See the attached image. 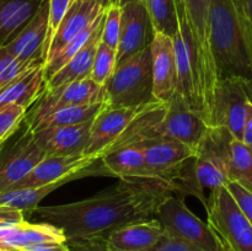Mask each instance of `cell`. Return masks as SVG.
I'll list each match as a JSON object with an SVG mask.
<instances>
[{"mask_svg":"<svg viewBox=\"0 0 252 251\" xmlns=\"http://www.w3.org/2000/svg\"><path fill=\"white\" fill-rule=\"evenodd\" d=\"M133 1H139V0H111V5H116V6L123 7L126 4H129Z\"/></svg>","mask_w":252,"mask_h":251,"instance_id":"cell-41","label":"cell"},{"mask_svg":"<svg viewBox=\"0 0 252 251\" xmlns=\"http://www.w3.org/2000/svg\"><path fill=\"white\" fill-rule=\"evenodd\" d=\"M2 143H4V142H0V147H1V144H2Z\"/></svg>","mask_w":252,"mask_h":251,"instance_id":"cell-43","label":"cell"},{"mask_svg":"<svg viewBox=\"0 0 252 251\" xmlns=\"http://www.w3.org/2000/svg\"><path fill=\"white\" fill-rule=\"evenodd\" d=\"M209 126L198 112L192 110L179 93L165 102L155 122L157 137L170 138L197 150Z\"/></svg>","mask_w":252,"mask_h":251,"instance_id":"cell-10","label":"cell"},{"mask_svg":"<svg viewBox=\"0 0 252 251\" xmlns=\"http://www.w3.org/2000/svg\"><path fill=\"white\" fill-rule=\"evenodd\" d=\"M121 31V7L116 5H110L106 7L105 16H103L102 32H101V41L110 46L111 48L117 51L118 41H120Z\"/></svg>","mask_w":252,"mask_h":251,"instance_id":"cell-32","label":"cell"},{"mask_svg":"<svg viewBox=\"0 0 252 251\" xmlns=\"http://www.w3.org/2000/svg\"><path fill=\"white\" fill-rule=\"evenodd\" d=\"M142 108L103 106L91 123L90 137L84 155L101 159L120 139Z\"/></svg>","mask_w":252,"mask_h":251,"instance_id":"cell-13","label":"cell"},{"mask_svg":"<svg viewBox=\"0 0 252 251\" xmlns=\"http://www.w3.org/2000/svg\"><path fill=\"white\" fill-rule=\"evenodd\" d=\"M44 0H0V46L9 44L34 17Z\"/></svg>","mask_w":252,"mask_h":251,"instance_id":"cell-25","label":"cell"},{"mask_svg":"<svg viewBox=\"0 0 252 251\" xmlns=\"http://www.w3.org/2000/svg\"><path fill=\"white\" fill-rule=\"evenodd\" d=\"M100 159L86 155H65V157H53L47 155L32 169L29 175L20 180L11 188H24V187H37L52 184L62 179L71 176L81 170L86 169Z\"/></svg>","mask_w":252,"mask_h":251,"instance_id":"cell-16","label":"cell"},{"mask_svg":"<svg viewBox=\"0 0 252 251\" xmlns=\"http://www.w3.org/2000/svg\"><path fill=\"white\" fill-rule=\"evenodd\" d=\"M91 123L93 120L79 125L42 128L31 132L34 142L46 155H84L90 137Z\"/></svg>","mask_w":252,"mask_h":251,"instance_id":"cell-15","label":"cell"},{"mask_svg":"<svg viewBox=\"0 0 252 251\" xmlns=\"http://www.w3.org/2000/svg\"><path fill=\"white\" fill-rule=\"evenodd\" d=\"M46 157L27 126L15 139L7 138L0 147V192L14 187Z\"/></svg>","mask_w":252,"mask_h":251,"instance_id":"cell-11","label":"cell"},{"mask_svg":"<svg viewBox=\"0 0 252 251\" xmlns=\"http://www.w3.org/2000/svg\"><path fill=\"white\" fill-rule=\"evenodd\" d=\"M155 32L174 37L179 27L176 0H144Z\"/></svg>","mask_w":252,"mask_h":251,"instance_id":"cell-28","label":"cell"},{"mask_svg":"<svg viewBox=\"0 0 252 251\" xmlns=\"http://www.w3.org/2000/svg\"><path fill=\"white\" fill-rule=\"evenodd\" d=\"M74 1L75 0H48V31H47L46 46H44L43 64L49 43H51L54 33L58 30L59 25L63 21L64 16L69 11V9L74 4Z\"/></svg>","mask_w":252,"mask_h":251,"instance_id":"cell-33","label":"cell"},{"mask_svg":"<svg viewBox=\"0 0 252 251\" xmlns=\"http://www.w3.org/2000/svg\"><path fill=\"white\" fill-rule=\"evenodd\" d=\"M225 187L228 188V191L230 192V194L233 196V198L235 199L238 206L240 207L241 212L245 214V217L248 218V220L250 221L252 225V193L249 192L248 189H245L244 187H241L240 185L236 184L234 181H229L225 185Z\"/></svg>","mask_w":252,"mask_h":251,"instance_id":"cell-34","label":"cell"},{"mask_svg":"<svg viewBox=\"0 0 252 251\" xmlns=\"http://www.w3.org/2000/svg\"><path fill=\"white\" fill-rule=\"evenodd\" d=\"M44 64L37 63L10 81L0 91V107L7 105L31 107L44 90Z\"/></svg>","mask_w":252,"mask_h":251,"instance_id":"cell-23","label":"cell"},{"mask_svg":"<svg viewBox=\"0 0 252 251\" xmlns=\"http://www.w3.org/2000/svg\"><path fill=\"white\" fill-rule=\"evenodd\" d=\"M26 108L17 105L0 107V142L11 137L24 122Z\"/></svg>","mask_w":252,"mask_h":251,"instance_id":"cell-31","label":"cell"},{"mask_svg":"<svg viewBox=\"0 0 252 251\" xmlns=\"http://www.w3.org/2000/svg\"><path fill=\"white\" fill-rule=\"evenodd\" d=\"M182 2L189 27L193 33L194 42L197 44L207 123L209 127H212V107H213L214 91L219 78L213 49H212L211 31H209L211 0H182Z\"/></svg>","mask_w":252,"mask_h":251,"instance_id":"cell-7","label":"cell"},{"mask_svg":"<svg viewBox=\"0 0 252 251\" xmlns=\"http://www.w3.org/2000/svg\"><path fill=\"white\" fill-rule=\"evenodd\" d=\"M96 162H94L93 165H90L86 169L71 175V176L62 179L59 181L52 182V184H47L43 185V186L37 187L10 188L6 189V191L0 192V206H6L11 207V208L20 209V211H22L26 214L30 213L33 208H36L37 206H39L42 199L46 198L49 193L56 191L57 188L62 187L63 185H66L68 182H71L74 180H78L86 176H110V174L105 169L102 162L100 165H97Z\"/></svg>","mask_w":252,"mask_h":251,"instance_id":"cell-18","label":"cell"},{"mask_svg":"<svg viewBox=\"0 0 252 251\" xmlns=\"http://www.w3.org/2000/svg\"><path fill=\"white\" fill-rule=\"evenodd\" d=\"M152 102L155 100L149 46L116 65L105 84L103 103L112 107L140 108Z\"/></svg>","mask_w":252,"mask_h":251,"instance_id":"cell-3","label":"cell"},{"mask_svg":"<svg viewBox=\"0 0 252 251\" xmlns=\"http://www.w3.org/2000/svg\"><path fill=\"white\" fill-rule=\"evenodd\" d=\"M48 243H66L63 230L47 223L21 221L16 225L0 229V250L24 251L32 246Z\"/></svg>","mask_w":252,"mask_h":251,"instance_id":"cell-19","label":"cell"},{"mask_svg":"<svg viewBox=\"0 0 252 251\" xmlns=\"http://www.w3.org/2000/svg\"><path fill=\"white\" fill-rule=\"evenodd\" d=\"M153 96L155 101L167 102L177 90V61L174 39L155 32L150 43Z\"/></svg>","mask_w":252,"mask_h":251,"instance_id":"cell-14","label":"cell"},{"mask_svg":"<svg viewBox=\"0 0 252 251\" xmlns=\"http://www.w3.org/2000/svg\"><path fill=\"white\" fill-rule=\"evenodd\" d=\"M209 31L218 78L252 83V44L238 0H211Z\"/></svg>","mask_w":252,"mask_h":251,"instance_id":"cell-2","label":"cell"},{"mask_svg":"<svg viewBox=\"0 0 252 251\" xmlns=\"http://www.w3.org/2000/svg\"><path fill=\"white\" fill-rule=\"evenodd\" d=\"M148 251H197L189 245V244L184 243L180 239L175 238V236L170 235L169 233L165 231L162 238L158 241L155 246H153L150 250Z\"/></svg>","mask_w":252,"mask_h":251,"instance_id":"cell-35","label":"cell"},{"mask_svg":"<svg viewBox=\"0 0 252 251\" xmlns=\"http://www.w3.org/2000/svg\"><path fill=\"white\" fill-rule=\"evenodd\" d=\"M241 142L245 143L246 145L252 148V116L248 120L245 127L243 130V138H241Z\"/></svg>","mask_w":252,"mask_h":251,"instance_id":"cell-40","label":"cell"},{"mask_svg":"<svg viewBox=\"0 0 252 251\" xmlns=\"http://www.w3.org/2000/svg\"><path fill=\"white\" fill-rule=\"evenodd\" d=\"M100 160L110 176L118 177L120 180L132 179L153 181L144 154L139 148L132 145L115 148L106 153Z\"/></svg>","mask_w":252,"mask_h":251,"instance_id":"cell-24","label":"cell"},{"mask_svg":"<svg viewBox=\"0 0 252 251\" xmlns=\"http://www.w3.org/2000/svg\"><path fill=\"white\" fill-rule=\"evenodd\" d=\"M239 6L243 12L244 20H245L246 27H248L249 36L252 44V0H238Z\"/></svg>","mask_w":252,"mask_h":251,"instance_id":"cell-38","label":"cell"},{"mask_svg":"<svg viewBox=\"0 0 252 251\" xmlns=\"http://www.w3.org/2000/svg\"><path fill=\"white\" fill-rule=\"evenodd\" d=\"M154 27L144 0L121 7V31L117 47V64L148 48L154 38Z\"/></svg>","mask_w":252,"mask_h":251,"instance_id":"cell-12","label":"cell"},{"mask_svg":"<svg viewBox=\"0 0 252 251\" xmlns=\"http://www.w3.org/2000/svg\"><path fill=\"white\" fill-rule=\"evenodd\" d=\"M84 1L96 2V4H98L100 6H102L103 9H106V7H108L111 5V0H84Z\"/></svg>","mask_w":252,"mask_h":251,"instance_id":"cell-42","label":"cell"},{"mask_svg":"<svg viewBox=\"0 0 252 251\" xmlns=\"http://www.w3.org/2000/svg\"><path fill=\"white\" fill-rule=\"evenodd\" d=\"M47 31H48V0H44L33 19L9 44L5 46V48L15 58L22 62L27 63L43 62Z\"/></svg>","mask_w":252,"mask_h":251,"instance_id":"cell-20","label":"cell"},{"mask_svg":"<svg viewBox=\"0 0 252 251\" xmlns=\"http://www.w3.org/2000/svg\"><path fill=\"white\" fill-rule=\"evenodd\" d=\"M229 181H234L252 193V148L231 138L228 152Z\"/></svg>","mask_w":252,"mask_h":251,"instance_id":"cell-26","label":"cell"},{"mask_svg":"<svg viewBox=\"0 0 252 251\" xmlns=\"http://www.w3.org/2000/svg\"><path fill=\"white\" fill-rule=\"evenodd\" d=\"M25 220V213L20 209L0 206V229L16 225Z\"/></svg>","mask_w":252,"mask_h":251,"instance_id":"cell-37","label":"cell"},{"mask_svg":"<svg viewBox=\"0 0 252 251\" xmlns=\"http://www.w3.org/2000/svg\"><path fill=\"white\" fill-rule=\"evenodd\" d=\"M37 63H41V62H37ZM37 63H27V62L20 61L15 58L5 47L0 46V91L16 76Z\"/></svg>","mask_w":252,"mask_h":251,"instance_id":"cell-30","label":"cell"},{"mask_svg":"<svg viewBox=\"0 0 252 251\" xmlns=\"http://www.w3.org/2000/svg\"><path fill=\"white\" fill-rule=\"evenodd\" d=\"M103 11L105 9L96 2L75 0L49 43L44 64L51 62L69 42L73 41L76 36L91 26Z\"/></svg>","mask_w":252,"mask_h":251,"instance_id":"cell-17","label":"cell"},{"mask_svg":"<svg viewBox=\"0 0 252 251\" xmlns=\"http://www.w3.org/2000/svg\"><path fill=\"white\" fill-rule=\"evenodd\" d=\"M203 207L207 223L229 251H252V225L225 186L212 189Z\"/></svg>","mask_w":252,"mask_h":251,"instance_id":"cell-5","label":"cell"},{"mask_svg":"<svg viewBox=\"0 0 252 251\" xmlns=\"http://www.w3.org/2000/svg\"><path fill=\"white\" fill-rule=\"evenodd\" d=\"M164 234L161 224L153 218L120 226L111 231L105 241L112 251H148L157 245Z\"/></svg>","mask_w":252,"mask_h":251,"instance_id":"cell-21","label":"cell"},{"mask_svg":"<svg viewBox=\"0 0 252 251\" xmlns=\"http://www.w3.org/2000/svg\"><path fill=\"white\" fill-rule=\"evenodd\" d=\"M103 96L105 86L90 78L43 91L31 108L26 111L24 122L27 127H32L39 120L62 108L103 102Z\"/></svg>","mask_w":252,"mask_h":251,"instance_id":"cell-9","label":"cell"},{"mask_svg":"<svg viewBox=\"0 0 252 251\" xmlns=\"http://www.w3.org/2000/svg\"><path fill=\"white\" fill-rule=\"evenodd\" d=\"M0 251H1V250H0Z\"/></svg>","mask_w":252,"mask_h":251,"instance_id":"cell-44","label":"cell"},{"mask_svg":"<svg viewBox=\"0 0 252 251\" xmlns=\"http://www.w3.org/2000/svg\"><path fill=\"white\" fill-rule=\"evenodd\" d=\"M252 116V83L239 76L219 79L214 91L212 127H224L241 140Z\"/></svg>","mask_w":252,"mask_h":251,"instance_id":"cell-6","label":"cell"},{"mask_svg":"<svg viewBox=\"0 0 252 251\" xmlns=\"http://www.w3.org/2000/svg\"><path fill=\"white\" fill-rule=\"evenodd\" d=\"M169 194L154 181L126 179L81 201L37 206L29 214L33 220L62 229L66 241L106 238L120 226L154 218Z\"/></svg>","mask_w":252,"mask_h":251,"instance_id":"cell-1","label":"cell"},{"mask_svg":"<svg viewBox=\"0 0 252 251\" xmlns=\"http://www.w3.org/2000/svg\"><path fill=\"white\" fill-rule=\"evenodd\" d=\"M116 65H117V51L103 43L102 41L98 42L90 73L91 80L105 86L115 71Z\"/></svg>","mask_w":252,"mask_h":251,"instance_id":"cell-29","label":"cell"},{"mask_svg":"<svg viewBox=\"0 0 252 251\" xmlns=\"http://www.w3.org/2000/svg\"><path fill=\"white\" fill-rule=\"evenodd\" d=\"M70 251H112L108 249L105 238L88 239V240L66 241Z\"/></svg>","mask_w":252,"mask_h":251,"instance_id":"cell-36","label":"cell"},{"mask_svg":"<svg viewBox=\"0 0 252 251\" xmlns=\"http://www.w3.org/2000/svg\"><path fill=\"white\" fill-rule=\"evenodd\" d=\"M24 251H70L68 243H48L32 246Z\"/></svg>","mask_w":252,"mask_h":251,"instance_id":"cell-39","label":"cell"},{"mask_svg":"<svg viewBox=\"0 0 252 251\" xmlns=\"http://www.w3.org/2000/svg\"><path fill=\"white\" fill-rule=\"evenodd\" d=\"M103 106H105L103 102H97L93 103V105L62 108V110L56 111V112L51 113V115L39 120L32 127H29V129L36 130L42 129V128L63 127V126H73L88 122V121L95 118V116L102 110Z\"/></svg>","mask_w":252,"mask_h":251,"instance_id":"cell-27","label":"cell"},{"mask_svg":"<svg viewBox=\"0 0 252 251\" xmlns=\"http://www.w3.org/2000/svg\"><path fill=\"white\" fill-rule=\"evenodd\" d=\"M234 135L224 127H209L193 159L194 176L202 189L209 191L229 182L228 152Z\"/></svg>","mask_w":252,"mask_h":251,"instance_id":"cell-8","label":"cell"},{"mask_svg":"<svg viewBox=\"0 0 252 251\" xmlns=\"http://www.w3.org/2000/svg\"><path fill=\"white\" fill-rule=\"evenodd\" d=\"M102 24L96 27L93 36L89 39L88 43L75 54L71 59H69L59 70H57L53 75L49 76L44 81V90L49 91L53 89L61 88L66 84L74 83V81L83 80V79L90 78L93 62L95 58L96 49H97L98 42L101 41V32H102Z\"/></svg>","mask_w":252,"mask_h":251,"instance_id":"cell-22","label":"cell"},{"mask_svg":"<svg viewBox=\"0 0 252 251\" xmlns=\"http://www.w3.org/2000/svg\"><path fill=\"white\" fill-rule=\"evenodd\" d=\"M154 218L170 235L197 251H229L208 223L196 216L184 198L169 194L160 202Z\"/></svg>","mask_w":252,"mask_h":251,"instance_id":"cell-4","label":"cell"}]
</instances>
